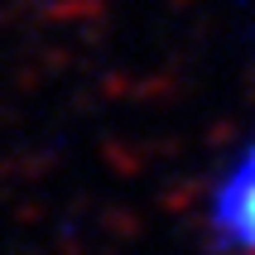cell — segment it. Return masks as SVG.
<instances>
[{"label":"cell","mask_w":255,"mask_h":255,"mask_svg":"<svg viewBox=\"0 0 255 255\" xmlns=\"http://www.w3.org/2000/svg\"><path fill=\"white\" fill-rule=\"evenodd\" d=\"M207 227L227 255H255V144L231 159L212 183Z\"/></svg>","instance_id":"cell-1"}]
</instances>
